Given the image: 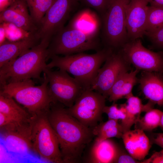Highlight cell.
<instances>
[{"instance_id":"obj_1","label":"cell","mask_w":163,"mask_h":163,"mask_svg":"<svg viewBox=\"0 0 163 163\" xmlns=\"http://www.w3.org/2000/svg\"><path fill=\"white\" fill-rule=\"evenodd\" d=\"M47 117L57 137L64 163L78 162L94 136L93 128L82 124L57 102L52 103Z\"/></svg>"},{"instance_id":"obj_2","label":"cell","mask_w":163,"mask_h":163,"mask_svg":"<svg viewBox=\"0 0 163 163\" xmlns=\"http://www.w3.org/2000/svg\"><path fill=\"white\" fill-rule=\"evenodd\" d=\"M50 40L42 39L39 43L0 68V85L32 78L40 79L47 67Z\"/></svg>"},{"instance_id":"obj_3","label":"cell","mask_w":163,"mask_h":163,"mask_svg":"<svg viewBox=\"0 0 163 163\" xmlns=\"http://www.w3.org/2000/svg\"><path fill=\"white\" fill-rule=\"evenodd\" d=\"M113 51L104 47L92 54L82 52L64 56H54L47 68L63 70L73 75L84 89L90 88L101 65Z\"/></svg>"},{"instance_id":"obj_4","label":"cell","mask_w":163,"mask_h":163,"mask_svg":"<svg viewBox=\"0 0 163 163\" xmlns=\"http://www.w3.org/2000/svg\"><path fill=\"white\" fill-rule=\"evenodd\" d=\"M43 72V82L35 86L31 79L0 85V93L12 97L33 116L47 113L54 101L49 91V81Z\"/></svg>"},{"instance_id":"obj_5","label":"cell","mask_w":163,"mask_h":163,"mask_svg":"<svg viewBox=\"0 0 163 163\" xmlns=\"http://www.w3.org/2000/svg\"><path fill=\"white\" fill-rule=\"evenodd\" d=\"M131 0H111L101 17V35L104 47L113 50L129 41L126 27V9Z\"/></svg>"},{"instance_id":"obj_6","label":"cell","mask_w":163,"mask_h":163,"mask_svg":"<svg viewBox=\"0 0 163 163\" xmlns=\"http://www.w3.org/2000/svg\"><path fill=\"white\" fill-rule=\"evenodd\" d=\"M53 36V41L48 48V59L55 55L66 56L89 50L97 51L102 49L97 37L67 26Z\"/></svg>"},{"instance_id":"obj_7","label":"cell","mask_w":163,"mask_h":163,"mask_svg":"<svg viewBox=\"0 0 163 163\" xmlns=\"http://www.w3.org/2000/svg\"><path fill=\"white\" fill-rule=\"evenodd\" d=\"M48 113L34 118L31 135L32 149L42 158L50 162L64 163L59 141L49 122Z\"/></svg>"},{"instance_id":"obj_8","label":"cell","mask_w":163,"mask_h":163,"mask_svg":"<svg viewBox=\"0 0 163 163\" xmlns=\"http://www.w3.org/2000/svg\"><path fill=\"white\" fill-rule=\"evenodd\" d=\"M106 98L90 88L85 89L68 112L86 126L93 128L102 119Z\"/></svg>"},{"instance_id":"obj_9","label":"cell","mask_w":163,"mask_h":163,"mask_svg":"<svg viewBox=\"0 0 163 163\" xmlns=\"http://www.w3.org/2000/svg\"><path fill=\"white\" fill-rule=\"evenodd\" d=\"M43 72L48 78L50 94L54 103L72 107L85 89L63 70L53 71L46 67Z\"/></svg>"},{"instance_id":"obj_10","label":"cell","mask_w":163,"mask_h":163,"mask_svg":"<svg viewBox=\"0 0 163 163\" xmlns=\"http://www.w3.org/2000/svg\"><path fill=\"white\" fill-rule=\"evenodd\" d=\"M131 64L124 58L120 49L114 50L99 69L90 89L108 99L110 90L121 75L130 70Z\"/></svg>"},{"instance_id":"obj_11","label":"cell","mask_w":163,"mask_h":163,"mask_svg":"<svg viewBox=\"0 0 163 163\" xmlns=\"http://www.w3.org/2000/svg\"><path fill=\"white\" fill-rule=\"evenodd\" d=\"M120 49L126 60L136 69L163 72V52L146 48L139 39L129 41Z\"/></svg>"},{"instance_id":"obj_12","label":"cell","mask_w":163,"mask_h":163,"mask_svg":"<svg viewBox=\"0 0 163 163\" xmlns=\"http://www.w3.org/2000/svg\"><path fill=\"white\" fill-rule=\"evenodd\" d=\"M79 4L78 0H55L38 27L37 38L50 40L64 27L70 14Z\"/></svg>"},{"instance_id":"obj_13","label":"cell","mask_w":163,"mask_h":163,"mask_svg":"<svg viewBox=\"0 0 163 163\" xmlns=\"http://www.w3.org/2000/svg\"><path fill=\"white\" fill-rule=\"evenodd\" d=\"M32 125H8L0 127L2 137L11 151L20 153L32 149L31 135Z\"/></svg>"},{"instance_id":"obj_14","label":"cell","mask_w":163,"mask_h":163,"mask_svg":"<svg viewBox=\"0 0 163 163\" xmlns=\"http://www.w3.org/2000/svg\"><path fill=\"white\" fill-rule=\"evenodd\" d=\"M148 2L147 0H131L126 9V27L130 40L142 37L145 34Z\"/></svg>"},{"instance_id":"obj_15","label":"cell","mask_w":163,"mask_h":163,"mask_svg":"<svg viewBox=\"0 0 163 163\" xmlns=\"http://www.w3.org/2000/svg\"><path fill=\"white\" fill-rule=\"evenodd\" d=\"M0 13V23L13 24L36 35L38 27L29 13L25 0H14L8 8Z\"/></svg>"},{"instance_id":"obj_16","label":"cell","mask_w":163,"mask_h":163,"mask_svg":"<svg viewBox=\"0 0 163 163\" xmlns=\"http://www.w3.org/2000/svg\"><path fill=\"white\" fill-rule=\"evenodd\" d=\"M138 83L146 98L155 104L163 106V72L142 71Z\"/></svg>"},{"instance_id":"obj_17","label":"cell","mask_w":163,"mask_h":163,"mask_svg":"<svg viewBox=\"0 0 163 163\" xmlns=\"http://www.w3.org/2000/svg\"><path fill=\"white\" fill-rule=\"evenodd\" d=\"M126 149L134 158L139 161L144 159L151 147L149 139L140 129L129 130L122 137Z\"/></svg>"},{"instance_id":"obj_18","label":"cell","mask_w":163,"mask_h":163,"mask_svg":"<svg viewBox=\"0 0 163 163\" xmlns=\"http://www.w3.org/2000/svg\"><path fill=\"white\" fill-rule=\"evenodd\" d=\"M126 103L123 104L125 110V117L120 123L123 133L130 129L139 121L141 113L153 108L154 104L150 101L143 104L140 99L134 96L132 92L126 96Z\"/></svg>"},{"instance_id":"obj_19","label":"cell","mask_w":163,"mask_h":163,"mask_svg":"<svg viewBox=\"0 0 163 163\" xmlns=\"http://www.w3.org/2000/svg\"><path fill=\"white\" fill-rule=\"evenodd\" d=\"M120 147L108 139L101 141H95L91 149L88 162L93 163H113Z\"/></svg>"},{"instance_id":"obj_20","label":"cell","mask_w":163,"mask_h":163,"mask_svg":"<svg viewBox=\"0 0 163 163\" xmlns=\"http://www.w3.org/2000/svg\"><path fill=\"white\" fill-rule=\"evenodd\" d=\"M38 40L34 37L17 41L7 40L0 45V68L37 45Z\"/></svg>"},{"instance_id":"obj_21","label":"cell","mask_w":163,"mask_h":163,"mask_svg":"<svg viewBox=\"0 0 163 163\" xmlns=\"http://www.w3.org/2000/svg\"><path fill=\"white\" fill-rule=\"evenodd\" d=\"M87 8L81 11L70 21L68 26L79 30L92 37H97L101 22L94 13Z\"/></svg>"},{"instance_id":"obj_22","label":"cell","mask_w":163,"mask_h":163,"mask_svg":"<svg viewBox=\"0 0 163 163\" xmlns=\"http://www.w3.org/2000/svg\"><path fill=\"white\" fill-rule=\"evenodd\" d=\"M139 72L136 69L120 75L110 90L108 98L109 101L116 102L132 93L133 87L138 82L137 75Z\"/></svg>"},{"instance_id":"obj_23","label":"cell","mask_w":163,"mask_h":163,"mask_svg":"<svg viewBox=\"0 0 163 163\" xmlns=\"http://www.w3.org/2000/svg\"><path fill=\"white\" fill-rule=\"evenodd\" d=\"M0 113L8 116L21 123L32 121L34 116L19 105L13 98L0 93Z\"/></svg>"},{"instance_id":"obj_24","label":"cell","mask_w":163,"mask_h":163,"mask_svg":"<svg viewBox=\"0 0 163 163\" xmlns=\"http://www.w3.org/2000/svg\"><path fill=\"white\" fill-rule=\"evenodd\" d=\"M118 120L108 119L101 122L93 128L95 141H101L111 138H122L123 133L122 127Z\"/></svg>"},{"instance_id":"obj_25","label":"cell","mask_w":163,"mask_h":163,"mask_svg":"<svg viewBox=\"0 0 163 163\" xmlns=\"http://www.w3.org/2000/svg\"><path fill=\"white\" fill-rule=\"evenodd\" d=\"M162 112L153 108L149 109L135 124V128L140 129L144 132L152 131L159 126Z\"/></svg>"},{"instance_id":"obj_26","label":"cell","mask_w":163,"mask_h":163,"mask_svg":"<svg viewBox=\"0 0 163 163\" xmlns=\"http://www.w3.org/2000/svg\"><path fill=\"white\" fill-rule=\"evenodd\" d=\"M55 0H25L33 19L38 27Z\"/></svg>"},{"instance_id":"obj_27","label":"cell","mask_w":163,"mask_h":163,"mask_svg":"<svg viewBox=\"0 0 163 163\" xmlns=\"http://www.w3.org/2000/svg\"><path fill=\"white\" fill-rule=\"evenodd\" d=\"M163 27V8L149 6L145 34L152 33Z\"/></svg>"},{"instance_id":"obj_28","label":"cell","mask_w":163,"mask_h":163,"mask_svg":"<svg viewBox=\"0 0 163 163\" xmlns=\"http://www.w3.org/2000/svg\"><path fill=\"white\" fill-rule=\"evenodd\" d=\"M5 29L7 40L17 41L36 37L34 34L8 22L0 23Z\"/></svg>"},{"instance_id":"obj_29","label":"cell","mask_w":163,"mask_h":163,"mask_svg":"<svg viewBox=\"0 0 163 163\" xmlns=\"http://www.w3.org/2000/svg\"><path fill=\"white\" fill-rule=\"evenodd\" d=\"M111 0H78L80 4L94 9L101 17L108 9Z\"/></svg>"},{"instance_id":"obj_30","label":"cell","mask_w":163,"mask_h":163,"mask_svg":"<svg viewBox=\"0 0 163 163\" xmlns=\"http://www.w3.org/2000/svg\"><path fill=\"white\" fill-rule=\"evenodd\" d=\"M103 113L107 115L108 119L117 120H123L126 115L125 110L123 104H121L120 107H118L116 102H113L110 106H105L103 110Z\"/></svg>"},{"instance_id":"obj_31","label":"cell","mask_w":163,"mask_h":163,"mask_svg":"<svg viewBox=\"0 0 163 163\" xmlns=\"http://www.w3.org/2000/svg\"><path fill=\"white\" fill-rule=\"evenodd\" d=\"M115 163H145L144 160L139 161L132 157L126 149L120 147Z\"/></svg>"},{"instance_id":"obj_32","label":"cell","mask_w":163,"mask_h":163,"mask_svg":"<svg viewBox=\"0 0 163 163\" xmlns=\"http://www.w3.org/2000/svg\"><path fill=\"white\" fill-rule=\"evenodd\" d=\"M155 46L163 49V27L157 31L145 34Z\"/></svg>"},{"instance_id":"obj_33","label":"cell","mask_w":163,"mask_h":163,"mask_svg":"<svg viewBox=\"0 0 163 163\" xmlns=\"http://www.w3.org/2000/svg\"><path fill=\"white\" fill-rule=\"evenodd\" d=\"M144 161L145 163H163V149L155 152L150 158Z\"/></svg>"},{"instance_id":"obj_34","label":"cell","mask_w":163,"mask_h":163,"mask_svg":"<svg viewBox=\"0 0 163 163\" xmlns=\"http://www.w3.org/2000/svg\"><path fill=\"white\" fill-rule=\"evenodd\" d=\"M150 140L152 143L158 145L163 149V133L152 134Z\"/></svg>"},{"instance_id":"obj_35","label":"cell","mask_w":163,"mask_h":163,"mask_svg":"<svg viewBox=\"0 0 163 163\" xmlns=\"http://www.w3.org/2000/svg\"><path fill=\"white\" fill-rule=\"evenodd\" d=\"M14 0H0V12L8 8Z\"/></svg>"},{"instance_id":"obj_36","label":"cell","mask_w":163,"mask_h":163,"mask_svg":"<svg viewBox=\"0 0 163 163\" xmlns=\"http://www.w3.org/2000/svg\"><path fill=\"white\" fill-rule=\"evenodd\" d=\"M151 6L163 8V0H147Z\"/></svg>"},{"instance_id":"obj_37","label":"cell","mask_w":163,"mask_h":163,"mask_svg":"<svg viewBox=\"0 0 163 163\" xmlns=\"http://www.w3.org/2000/svg\"><path fill=\"white\" fill-rule=\"evenodd\" d=\"M7 40L5 29L2 24L0 25V45Z\"/></svg>"},{"instance_id":"obj_38","label":"cell","mask_w":163,"mask_h":163,"mask_svg":"<svg viewBox=\"0 0 163 163\" xmlns=\"http://www.w3.org/2000/svg\"><path fill=\"white\" fill-rule=\"evenodd\" d=\"M159 126L163 130V112H162Z\"/></svg>"}]
</instances>
